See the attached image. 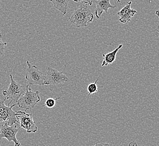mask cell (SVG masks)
Instances as JSON below:
<instances>
[{"instance_id":"6da1fadb","label":"cell","mask_w":159,"mask_h":146,"mask_svg":"<svg viewBox=\"0 0 159 146\" xmlns=\"http://www.w3.org/2000/svg\"><path fill=\"white\" fill-rule=\"evenodd\" d=\"M94 15L88 7V5L81 3L70 18L71 23L76 25L78 28L87 27L88 23H92Z\"/></svg>"},{"instance_id":"7a4b0ae2","label":"cell","mask_w":159,"mask_h":146,"mask_svg":"<svg viewBox=\"0 0 159 146\" xmlns=\"http://www.w3.org/2000/svg\"><path fill=\"white\" fill-rule=\"evenodd\" d=\"M30 85L26 86V91L21 95L17 102V106L24 109L25 111L33 109L41 100L39 92L32 91Z\"/></svg>"},{"instance_id":"3957f363","label":"cell","mask_w":159,"mask_h":146,"mask_svg":"<svg viewBox=\"0 0 159 146\" xmlns=\"http://www.w3.org/2000/svg\"><path fill=\"white\" fill-rule=\"evenodd\" d=\"M27 68L25 70V79L28 85H48L46 75L35 65H32L29 61H27Z\"/></svg>"},{"instance_id":"277c9868","label":"cell","mask_w":159,"mask_h":146,"mask_svg":"<svg viewBox=\"0 0 159 146\" xmlns=\"http://www.w3.org/2000/svg\"><path fill=\"white\" fill-rule=\"evenodd\" d=\"M10 84L8 88L3 90L2 94L5 96L6 100H10L8 105L10 106L12 102L17 104L19 99L21 97V95L25 93V89L23 86L16 82L13 78L12 74H10Z\"/></svg>"},{"instance_id":"5b68a950","label":"cell","mask_w":159,"mask_h":146,"mask_svg":"<svg viewBox=\"0 0 159 146\" xmlns=\"http://www.w3.org/2000/svg\"><path fill=\"white\" fill-rule=\"evenodd\" d=\"M5 98L3 100H0V122L7 124L9 126L18 123V120L16 118V115L19 113V111H14L12 108L17 105V104H14L11 106H6L5 105Z\"/></svg>"},{"instance_id":"8992f818","label":"cell","mask_w":159,"mask_h":146,"mask_svg":"<svg viewBox=\"0 0 159 146\" xmlns=\"http://www.w3.org/2000/svg\"><path fill=\"white\" fill-rule=\"evenodd\" d=\"M20 128V127L16 124L11 126L5 123L0 125V140L2 138H6L9 142H13L15 146H20L21 144L16 138V134Z\"/></svg>"},{"instance_id":"52a82bcc","label":"cell","mask_w":159,"mask_h":146,"mask_svg":"<svg viewBox=\"0 0 159 146\" xmlns=\"http://www.w3.org/2000/svg\"><path fill=\"white\" fill-rule=\"evenodd\" d=\"M16 118L20 128H23L28 133H36L37 131V125L34 121L32 114H27L26 111H19V113L16 115Z\"/></svg>"},{"instance_id":"ba28073f","label":"cell","mask_w":159,"mask_h":146,"mask_svg":"<svg viewBox=\"0 0 159 146\" xmlns=\"http://www.w3.org/2000/svg\"><path fill=\"white\" fill-rule=\"evenodd\" d=\"M46 81L48 85L58 86L64 84L69 81L67 76L64 74V71H59L58 70L48 67L46 75Z\"/></svg>"},{"instance_id":"9c48e42d","label":"cell","mask_w":159,"mask_h":146,"mask_svg":"<svg viewBox=\"0 0 159 146\" xmlns=\"http://www.w3.org/2000/svg\"><path fill=\"white\" fill-rule=\"evenodd\" d=\"M132 1H126V4L122 9L117 13V15L120 16L119 21L122 24H126L130 21L132 17L137 13L136 10L131 9Z\"/></svg>"},{"instance_id":"30bf717a","label":"cell","mask_w":159,"mask_h":146,"mask_svg":"<svg viewBox=\"0 0 159 146\" xmlns=\"http://www.w3.org/2000/svg\"><path fill=\"white\" fill-rule=\"evenodd\" d=\"M96 8L95 10V15L97 19H101V16L103 11L106 14L109 9H113L117 5H112L110 3V0H96Z\"/></svg>"},{"instance_id":"8fae6325","label":"cell","mask_w":159,"mask_h":146,"mask_svg":"<svg viewBox=\"0 0 159 146\" xmlns=\"http://www.w3.org/2000/svg\"><path fill=\"white\" fill-rule=\"evenodd\" d=\"M122 47V45L121 44L117 47L116 49H114L113 51L108 53L106 55L103 54V62L102 63L101 66L104 67L107 66L108 65H111L116 59L117 53L119 51V49Z\"/></svg>"},{"instance_id":"7c38bea8","label":"cell","mask_w":159,"mask_h":146,"mask_svg":"<svg viewBox=\"0 0 159 146\" xmlns=\"http://www.w3.org/2000/svg\"><path fill=\"white\" fill-rule=\"evenodd\" d=\"M52 2L55 9L63 14L64 16L67 11L68 5L70 0H50Z\"/></svg>"},{"instance_id":"4fadbf2b","label":"cell","mask_w":159,"mask_h":146,"mask_svg":"<svg viewBox=\"0 0 159 146\" xmlns=\"http://www.w3.org/2000/svg\"><path fill=\"white\" fill-rule=\"evenodd\" d=\"M99 80V76L94 83H92L89 84L88 86V96H90L91 94H94L98 91V87H97V82Z\"/></svg>"},{"instance_id":"5bb4252c","label":"cell","mask_w":159,"mask_h":146,"mask_svg":"<svg viewBox=\"0 0 159 146\" xmlns=\"http://www.w3.org/2000/svg\"><path fill=\"white\" fill-rule=\"evenodd\" d=\"M60 99H61V98L58 97L56 98H49L45 101V102L43 104V107H47L48 108H52L55 106L56 101Z\"/></svg>"},{"instance_id":"9a60e30c","label":"cell","mask_w":159,"mask_h":146,"mask_svg":"<svg viewBox=\"0 0 159 146\" xmlns=\"http://www.w3.org/2000/svg\"><path fill=\"white\" fill-rule=\"evenodd\" d=\"M6 45L7 43L3 42L2 41V35L0 32V55H3Z\"/></svg>"},{"instance_id":"2e32d148","label":"cell","mask_w":159,"mask_h":146,"mask_svg":"<svg viewBox=\"0 0 159 146\" xmlns=\"http://www.w3.org/2000/svg\"><path fill=\"white\" fill-rule=\"evenodd\" d=\"M76 2H81V3H86L88 5L92 6L93 0H73Z\"/></svg>"},{"instance_id":"e0dca14e","label":"cell","mask_w":159,"mask_h":146,"mask_svg":"<svg viewBox=\"0 0 159 146\" xmlns=\"http://www.w3.org/2000/svg\"><path fill=\"white\" fill-rule=\"evenodd\" d=\"M95 146H110L109 144L104 143V142H101L100 143H97Z\"/></svg>"},{"instance_id":"ac0fdd59","label":"cell","mask_w":159,"mask_h":146,"mask_svg":"<svg viewBox=\"0 0 159 146\" xmlns=\"http://www.w3.org/2000/svg\"><path fill=\"white\" fill-rule=\"evenodd\" d=\"M128 146H138L137 143H136L135 142H132L130 143H129L128 144Z\"/></svg>"},{"instance_id":"d6986e66","label":"cell","mask_w":159,"mask_h":146,"mask_svg":"<svg viewBox=\"0 0 159 146\" xmlns=\"http://www.w3.org/2000/svg\"><path fill=\"white\" fill-rule=\"evenodd\" d=\"M155 15H156L159 19V10H157V11H156V12H155ZM157 33H159L158 34H159V31L157 30Z\"/></svg>"},{"instance_id":"ffe728a7","label":"cell","mask_w":159,"mask_h":146,"mask_svg":"<svg viewBox=\"0 0 159 146\" xmlns=\"http://www.w3.org/2000/svg\"><path fill=\"white\" fill-rule=\"evenodd\" d=\"M117 3H120V2H121V1L120 0H117Z\"/></svg>"},{"instance_id":"44dd1931","label":"cell","mask_w":159,"mask_h":146,"mask_svg":"<svg viewBox=\"0 0 159 146\" xmlns=\"http://www.w3.org/2000/svg\"><path fill=\"white\" fill-rule=\"evenodd\" d=\"M1 143H2V142H1V140H0V146H1Z\"/></svg>"},{"instance_id":"7402d4cb","label":"cell","mask_w":159,"mask_h":146,"mask_svg":"<svg viewBox=\"0 0 159 146\" xmlns=\"http://www.w3.org/2000/svg\"><path fill=\"white\" fill-rule=\"evenodd\" d=\"M43 146H45V145H43Z\"/></svg>"},{"instance_id":"603a6c76","label":"cell","mask_w":159,"mask_h":146,"mask_svg":"<svg viewBox=\"0 0 159 146\" xmlns=\"http://www.w3.org/2000/svg\"></svg>"}]
</instances>
